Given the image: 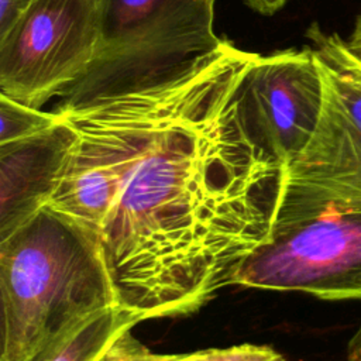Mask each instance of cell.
<instances>
[{"label":"cell","mask_w":361,"mask_h":361,"mask_svg":"<svg viewBox=\"0 0 361 361\" xmlns=\"http://www.w3.org/2000/svg\"><path fill=\"white\" fill-rule=\"evenodd\" d=\"M257 55L223 38L55 109L75 140L47 204L99 230L118 305L141 322L196 312L269 237L283 165L243 109Z\"/></svg>","instance_id":"cell-1"},{"label":"cell","mask_w":361,"mask_h":361,"mask_svg":"<svg viewBox=\"0 0 361 361\" xmlns=\"http://www.w3.org/2000/svg\"><path fill=\"white\" fill-rule=\"evenodd\" d=\"M0 361H31L89 316L120 306L99 233L44 206L0 235Z\"/></svg>","instance_id":"cell-2"},{"label":"cell","mask_w":361,"mask_h":361,"mask_svg":"<svg viewBox=\"0 0 361 361\" xmlns=\"http://www.w3.org/2000/svg\"><path fill=\"white\" fill-rule=\"evenodd\" d=\"M306 38L320 69L323 104L309 142L283 165L274 223L322 210L361 212V62L345 38L317 23Z\"/></svg>","instance_id":"cell-3"},{"label":"cell","mask_w":361,"mask_h":361,"mask_svg":"<svg viewBox=\"0 0 361 361\" xmlns=\"http://www.w3.org/2000/svg\"><path fill=\"white\" fill-rule=\"evenodd\" d=\"M216 1L94 0L96 56L63 100L131 87L216 48Z\"/></svg>","instance_id":"cell-4"},{"label":"cell","mask_w":361,"mask_h":361,"mask_svg":"<svg viewBox=\"0 0 361 361\" xmlns=\"http://www.w3.org/2000/svg\"><path fill=\"white\" fill-rule=\"evenodd\" d=\"M231 285L361 300V212L322 210L272 223Z\"/></svg>","instance_id":"cell-5"},{"label":"cell","mask_w":361,"mask_h":361,"mask_svg":"<svg viewBox=\"0 0 361 361\" xmlns=\"http://www.w3.org/2000/svg\"><path fill=\"white\" fill-rule=\"evenodd\" d=\"M96 49L94 0H32L0 35V93L41 109L86 75Z\"/></svg>","instance_id":"cell-6"},{"label":"cell","mask_w":361,"mask_h":361,"mask_svg":"<svg viewBox=\"0 0 361 361\" xmlns=\"http://www.w3.org/2000/svg\"><path fill=\"white\" fill-rule=\"evenodd\" d=\"M323 104V82L312 47L257 55L243 86L245 118L282 165L309 142Z\"/></svg>","instance_id":"cell-7"},{"label":"cell","mask_w":361,"mask_h":361,"mask_svg":"<svg viewBox=\"0 0 361 361\" xmlns=\"http://www.w3.org/2000/svg\"><path fill=\"white\" fill-rule=\"evenodd\" d=\"M73 140L59 116L39 134L0 144V235L47 206Z\"/></svg>","instance_id":"cell-8"},{"label":"cell","mask_w":361,"mask_h":361,"mask_svg":"<svg viewBox=\"0 0 361 361\" xmlns=\"http://www.w3.org/2000/svg\"><path fill=\"white\" fill-rule=\"evenodd\" d=\"M141 320L121 306L89 316L44 347L31 361H97L107 345Z\"/></svg>","instance_id":"cell-9"},{"label":"cell","mask_w":361,"mask_h":361,"mask_svg":"<svg viewBox=\"0 0 361 361\" xmlns=\"http://www.w3.org/2000/svg\"><path fill=\"white\" fill-rule=\"evenodd\" d=\"M59 121L55 110L42 111L0 93V144L39 134Z\"/></svg>","instance_id":"cell-10"},{"label":"cell","mask_w":361,"mask_h":361,"mask_svg":"<svg viewBox=\"0 0 361 361\" xmlns=\"http://www.w3.org/2000/svg\"><path fill=\"white\" fill-rule=\"evenodd\" d=\"M228 348H209L190 354H157L147 348L133 334L131 329L121 331L102 353L97 361H226Z\"/></svg>","instance_id":"cell-11"},{"label":"cell","mask_w":361,"mask_h":361,"mask_svg":"<svg viewBox=\"0 0 361 361\" xmlns=\"http://www.w3.org/2000/svg\"><path fill=\"white\" fill-rule=\"evenodd\" d=\"M251 10L262 14L272 16L279 11L288 0H243Z\"/></svg>","instance_id":"cell-12"},{"label":"cell","mask_w":361,"mask_h":361,"mask_svg":"<svg viewBox=\"0 0 361 361\" xmlns=\"http://www.w3.org/2000/svg\"><path fill=\"white\" fill-rule=\"evenodd\" d=\"M347 361H361V323L348 340Z\"/></svg>","instance_id":"cell-13"},{"label":"cell","mask_w":361,"mask_h":361,"mask_svg":"<svg viewBox=\"0 0 361 361\" xmlns=\"http://www.w3.org/2000/svg\"><path fill=\"white\" fill-rule=\"evenodd\" d=\"M345 44L348 49L358 58L361 59V32L353 31L348 38H345Z\"/></svg>","instance_id":"cell-14"},{"label":"cell","mask_w":361,"mask_h":361,"mask_svg":"<svg viewBox=\"0 0 361 361\" xmlns=\"http://www.w3.org/2000/svg\"><path fill=\"white\" fill-rule=\"evenodd\" d=\"M353 31H357V32H361V13L358 14L357 20H355V27Z\"/></svg>","instance_id":"cell-15"},{"label":"cell","mask_w":361,"mask_h":361,"mask_svg":"<svg viewBox=\"0 0 361 361\" xmlns=\"http://www.w3.org/2000/svg\"><path fill=\"white\" fill-rule=\"evenodd\" d=\"M24 1H25V7H27V6H28V4H30L32 0H24Z\"/></svg>","instance_id":"cell-16"},{"label":"cell","mask_w":361,"mask_h":361,"mask_svg":"<svg viewBox=\"0 0 361 361\" xmlns=\"http://www.w3.org/2000/svg\"><path fill=\"white\" fill-rule=\"evenodd\" d=\"M353 55H354V54H353ZM354 56H355V55H354ZM355 58H357V56H355ZM357 59H358V58H357ZM358 61H360V62H361V59H358Z\"/></svg>","instance_id":"cell-17"}]
</instances>
